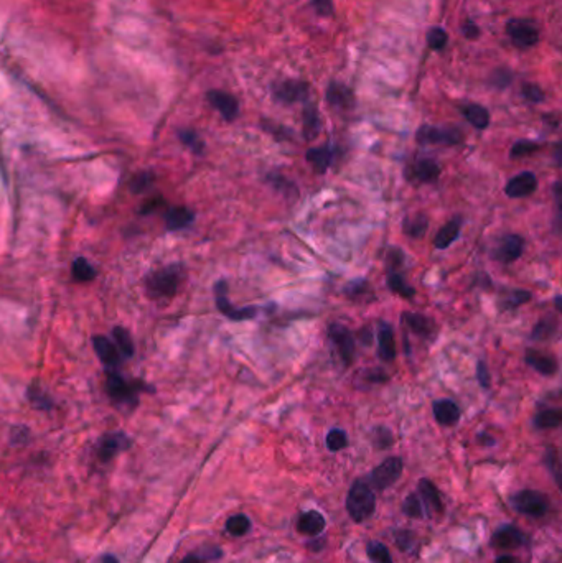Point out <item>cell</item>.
<instances>
[{"instance_id":"cell-14","label":"cell","mask_w":562,"mask_h":563,"mask_svg":"<svg viewBox=\"0 0 562 563\" xmlns=\"http://www.w3.org/2000/svg\"><path fill=\"white\" fill-rule=\"evenodd\" d=\"M537 190V178L532 172H523L513 176L504 186L508 198H526Z\"/></svg>"},{"instance_id":"cell-41","label":"cell","mask_w":562,"mask_h":563,"mask_svg":"<svg viewBox=\"0 0 562 563\" xmlns=\"http://www.w3.org/2000/svg\"><path fill=\"white\" fill-rule=\"evenodd\" d=\"M347 445H348V436L343 430L333 428V430L328 432V435H326V446H328L330 451H340L347 448Z\"/></svg>"},{"instance_id":"cell-43","label":"cell","mask_w":562,"mask_h":563,"mask_svg":"<svg viewBox=\"0 0 562 563\" xmlns=\"http://www.w3.org/2000/svg\"><path fill=\"white\" fill-rule=\"evenodd\" d=\"M531 297V293L526 290H513L511 293H508L506 300L502 303V306L504 310H515V308L523 305V303L530 302Z\"/></svg>"},{"instance_id":"cell-16","label":"cell","mask_w":562,"mask_h":563,"mask_svg":"<svg viewBox=\"0 0 562 563\" xmlns=\"http://www.w3.org/2000/svg\"><path fill=\"white\" fill-rule=\"evenodd\" d=\"M526 543V537L520 529L511 526V524H504L492 537V545L499 548V550H513V548L521 547Z\"/></svg>"},{"instance_id":"cell-53","label":"cell","mask_w":562,"mask_h":563,"mask_svg":"<svg viewBox=\"0 0 562 563\" xmlns=\"http://www.w3.org/2000/svg\"><path fill=\"white\" fill-rule=\"evenodd\" d=\"M477 379H478L480 386H482L483 389H490V374H488V368H487V363H485V361H478Z\"/></svg>"},{"instance_id":"cell-23","label":"cell","mask_w":562,"mask_h":563,"mask_svg":"<svg viewBox=\"0 0 562 563\" xmlns=\"http://www.w3.org/2000/svg\"><path fill=\"white\" fill-rule=\"evenodd\" d=\"M440 175V167L430 158H421L409 170V178L417 183H432Z\"/></svg>"},{"instance_id":"cell-57","label":"cell","mask_w":562,"mask_h":563,"mask_svg":"<svg viewBox=\"0 0 562 563\" xmlns=\"http://www.w3.org/2000/svg\"><path fill=\"white\" fill-rule=\"evenodd\" d=\"M162 206V198H153V200H148L146 205H143V208L141 209L142 214H148V213H153V211L158 209Z\"/></svg>"},{"instance_id":"cell-44","label":"cell","mask_w":562,"mask_h":563,"mask_svg":"<svg viewBox=\"0 0 562 563\" xmlns=\"http://www.w3.org/2000/svg\"><path fill=\"white\" fill-rule=\"evenodd\" d=\"M447 41H449V35H447L444 28L435 27L427 33V43H429L432 50H444L447 46Z\"/></svg>"},{"instance_id":"cell-58","label":"cell","mask_w":562,"mask_h":563,"mask_svg":"<svg viewBox=\"0 0 562 563\" xmlns=\"http://www.w3.org/2000/svg\"><path fill=\"white\" fill-rule=\"evenodd\" d=\"M180 563H205V558L201 555H196V553H191V555H186Z\"/></svg>"},{"instance_id":"cell-42","label":"cell","mask_w":562,"mask_h":563,"mask_svg":"<svg viewBox=\"0 0 562 563\" xmlns=\"http://www.w3.org/2000/svg\"><path fill=\"white\" fill-rule=\"evenodd\" d=\"M368 557L371 558L374 563H392V558L389 555L388 547L383 545L381 542L368 543Z\"/></svg>"},{"instance_id":"cell-21","label":"cell","mask_w":562,"mask_h":563,"mask_svg":"<svg viewBox=\"0 0 562 563\" xmlns=\"http://www.w3.org/2000/svg\"><path fill=\"white\" fill-rule=\"evenodd\" d=\"M326 103L330 105H333L336 109H350L353 108L355 98H353V91L345 86L342 83H330L328 88H326Z\"/></svg>"},{"instance_id":"cell-29","label":"cell","mask_w":562,"mask_h":563,"mask_svg":"<svg viewBox=\"0 0 562 563\" xmlns=\"http://www.w3.org/2000/svg\"><path fill=\"white\" fill-rule=\"evenodd\" d=\"M557 331H559V320H557V316L549 315L535 325V328L531 331V339L535 341L552 339L557 335Z\"/></svg>"},{"instance_id":"cell-12","label":"cell","mask_w":562,"mask_h":563,"mask_svg":"<svg viewBox=\"0 0 562 563\" xmlns=\"http://www.w3.org/2000/svg\"><path fill=\"white\" fill-rule=\"evenodd\" d=\"M206 99H208V103L223 115V119L226 120V122H233V120L239 115V103L233 94L224 93V91L219 89H211L208 91V94H206Z\"/></svg>"},{"instance_id":"cell-36","label":"cell","mask_w":562,"mask_h":563,"mask_svg":"<svg viewBox=\"0 0 562 563\" xmlns=\"http://www.w3.org/2000/svg\"><path fill=\"white\" fill-rule=\"evenodd\" d=\"M179 138L181 141V143H184V145H186L190 148L191 152L203 153L205 142L201 141V137L195 131H191V129H181V131L179 132Z\"/></svg>"},{"instance_id":"cell-32","label":"cell","mask_w":562,"mask_h":563,"mask_svg":"<svg viewBox=\"0 0 562 563\" xmlns=\"http://www.w3.org/2000/svg\"><path fill=\"white\" fill-rule=\"evenodd\" d=\"M562 422V413L559 408H547V410H542L537 413L535 417V423L536 428H539V430H549V428H557L561 425Z\"/></svg>"},{"instance_id":"cell-8","label":"cell","mask_w":562,"mask_h":563,"mask_svg":"<svg viewBox=\"0 0 562 563\" xmlns=\"http://www.w3.org/2000/svg\"><path fill=\"white\" fill-rule=\"evenodd\" d=\"M402 468H404L402 460L397 458V456H391V458L384 460L381 465L376 466V468L373 470L369 479H371V483L376 489H379V491L388 489L401 478Z\"/></svg>"},{"instance_id":"cell-60","label":"cell","mask_w":562,"mask_h":563,"mask_svg":"<svg viewBox=\"0 0 562 563\" xmlns=\"http://www.w3.org/2000/svg\"><path fill=\"white\" fill-rule=\"evenodd\" d=\"M103 563H119V562L114 555H106V557H103Z\"/></svg>"},{"instance_id":"cell-35","label":"cell","mask_w":562,"mask_h":563,"mask_svg":"<svg viewBox=\"0 0 562 563\" xmlns=\"http://www.w3.org/2000/svg\"><path fill=\"white\" fill-rule=\"evenodd\" d=\"M73 277L78 282H89L96 277L94 267L88 262V259L78 257L73 262Z\"/></svg>"},{"instance_id":"cell-47","label":"cell","mask_w":562,"mask_h":563,"mask_svg":"<svg viewBox=\"0 0 562 563\" xmlns=\"http://www.w3.org/2000/svg\"><path fill=\"white\" fill-rule=\"evenodd\" d=\"M521 94L525 96V99H528L532 104H539L544 101V93H542V89L537 84H532V83L523 84Z\"/></svg>"},{"instance_id":"cell-37","label":"cell","mask_w":562,"mask_h":563,"mask_svg":"<svg viewBox=\"0 0 562 563\" xmlns=\"http://www.w3.org/2000/svg\"><path fill=\"white\" fill-rule=\"evenodd\" d=\"M266 180L269 181V185H271V186L274 188V190L282 191V193H284L286 196H289V195L297 196V188H295V185H294V183H292L290 180H287L286 176L276 175V173H269Z\"/></svg>"},{"instance_id":"cell-20","label":"cell","mask_w":562,"mask_h":563,"mask_svg":"<svg viewBox=\"0 0 562 563\" xmlns=\"http://www.w3.org/2000/svg\"><path fill=\"white\" fill-rule=\"evenodd\" d=\"M525 361L528 365H531L532 369L542 375H554L557 373V368H559L554 356L541 353V351L536 349H528L525 354Z\"/></svg>"},{"instance_id":"cell-46","label":"cell","mask_w":562,"mask_h":563,"mask_svg":"<svg viewBox=\"0 0 562 563\" xmlns=\"http://www.w3.org/2000/svg\"><path fill=\"white\" fill-rule=\"evenodd\" d=\"M373 441L378 448H389L392 445V432L386 427H376L373 433Z\"/></svg>"},{"instance_id":"cell-34","label":"cell","mask_w":562,"mask_h":563,"mask_svg":"<svg viewBox=\"0 0 562 563\" xmlns=\"http://www.w3.org/2000/svg\"><path fill=\"white\" fill-rule=\"evenodd\" d=\"M113 335L114 341H116V348L119 349L121 356H124V358H131V356H134V343L131 335L127 333V330L117 326V328H114Z\"/></svg>"},{"instance_id":"cell-22","label":"cell","mask_w":562,"mask_h":563,"mask_svg":"<svg viewBox=\"0 0 562 563\" xmlns=\"http://www.w3.org/2000/svg\"><path fill=\"white\" fill-rule=\"evenodd\" d=\"M434 417L435 420L444 427H452L459 422L460 418V408L454 401L449 399H440V401L434 402Z\"/></svg>"},{"instance_id":"cell-54","label":"cell","mask_w":562,"mask_h":563,"mask_svg":"<svg viewBox=\"0 0 562 563\" xmlns=\"http://www.w3.org/2000/svg\"><path fill=\"white\" fill-rule=\"evenodd\" d=\"M364 377L368 379L369 382L373 384H383V382H388V374L384 373L381 369H373V370H368L366 374H364Z\"/></svg>"},{"instance_id":"cell-18","label":"cell","mask_w":562,"mask_h":563,"mask_svg":"<svg viewBox=\"0 0 562 563\" xmlns=\"http://www.w3.org/2000/svg\"><path fill=\"white\" fill-rule=\"evenodd\" d=\"M378 356L386 363L396 359L395 331H392L391 325L383 320L378 323Z\"/></svg>"},{"instance_id":"cell-5","label":"cell","mask_w":562,"mask_h":563,"mask_svg":"<svg viewBox=\"0 0 562 563\" xmlns=\"http://www.w3.org/2000/svg\"><path fill=\"white\" fill-rule=\"evenodd\" d=\"M462 132L457 127H432L422 125L416 134V141L422 145H445L452 147L462 142Z\"/></svg>"},{"instance_id":"cell-17","label":"cell","mask_w":562,"mask_h":563,"mask_svg":"<svg viewBox=\"0 0 562 563\" xmlns=\"http://www.w3.org/2000/svg\"><path fill=\"white\" fill-rule=\"evenodd\" d=\"M93 346H94L96 354L99 356V359L103 361V364L106 365V369L117 370L119 365H121L122 356H121V353H119V349L116 348V346L110 343L106 336H94Z\"/></svg>"},{"instance_id":"cell-38","label":"cell","mask_w":562,"mask_h":563,"mask_svg":"<svg viewBox=\"0 0 562 563\" xmlns=\"http://www.w3.org/2000/svg\"><path fill=\"white\" fill-rule=\"evenodd\" d=\"M249 527H251V522L244 514H236V516L229 517L226 521V531L234 537L244 536L249 531Z\"/></svg>"},{"instance_id":"cell-7","label":"cell","mask_w":562,"mask_h":563,"mask_svg":"<svg viewBox=\"0 0 562 563\" xmlns=\"http://www.w3.org/2000/svg\"><path fill=\"white\" fill-rule=\"evenodd\" d=\"M506 33L510 37L513 45L520 50H528L535 46L539 40V30L536 23L526 18H513L506 23Z\"/></svg>"},{"instance_id":"cell-25","label":"cell","mask_w":562,"mask_h":563,"mask_svg":"<svg viewBox=\"0 0 562 563\" xmlns=\"http://www.w3.org/2000/svg\"><path fill=\"white\" fill-rule=\"evenodd\" d=\"M193 221H195L193 211L185 208V206H177V208L168 209L165 214L167 229H170V231H179V229L189 228Z\"/></svg>"},{"instance_id":"cell-26","label":"cell","mask_w":562,"mask_h":563,"mask_svg":"<svg viewBox=\"0 0 562 563\" xmlns=\"http://www.w3.org/2000/svg\"><path fill=\"white\" fill-rule=\"evenodd\" d=\"M419 491L422 496L421 500H424L427 511L432 514H440L444 511V504H442L440 494L434 486V483H430L429 479H422L419 483Z\"/></svg>"},{"instance_id":"cell-30","label":"cell","mask_w":562,"mask_h":563,"mask_svg":"<svg viewBox=\"0 0 562 563\" xmlns=\"http://www.w3.org/2000/svg\"><path fill=\"white\" fill-rule=\"evenodd\" d=\"M462 112L465 115V119H467L475 129H478V131H483V129L488 127L490 112H488L487 108H483V105L467 104L462 109Z\"/></svg>"},{"instance_id":"cell-56","label":"cell","mask_w":562,"mask_h":563,"mask_svg":"<svg viewBox=\"0 0 562 563\" xmlns=\"http://www.w3.org/2000/svg\"><path fill=\"white\" fill-rule=\"evenodd\" d=\"M546 465L547 468H549L552 473H554L556 479H557V455H556V450L554 448H549L546 453Z\"/></svg>"},{"instance_id":"cell-50","label":"cell","mask_w":562,"mask_h":563,"mask_svg":"<svg viewBox=\"0 0 562 563\" xmlns=\"http://www.w3.org/2000/svg\"><path fill=\"white\" fill-rule=\"evenodd\" d=\"M402 262H404V254H402V250H400L397 247H391L389 249V254H388V268L392 272L396 271L397 267L402 266Z\"/></svg>"},{"instance_id":"cell-28","label":"cell","mask_w":562,"mask_h":563,"mask_svg":"<svg viewBox=\"0 0 562 563\" xmlns=\"http://www.w3.org/2000/svg\"><path fill=\"white\" fill-rule=\"evenodd\" d=\"M460 228H462V219H460V218H454L452 221H449V223L442 226V228L439 229V233H437V235H435V239H434L435 247L437 249H447L449 245H452L454 240L459 238Z\"/></svg>"},{"instance_id":"cell-52","label":"cell","mask_w":562,"mask_h":563,"mask_svg":"<svg viewBox=\"0 0 562 563\" xmlns=\"http://www.w3.org/2000/svg\"><path fill=\"white\" fill-rule=\"evenodd\" d=\"M310 2L320 17H330L333 13V2L331 0H310Z\"/></svg>"},{"instance_id":"cell-31","label":"cell","mask_w":562,"mask_h":563,"mask_svg":"<svg viewBox=\"0 0 562 563\" xmlns=\"http://www.w3.org/2000/svg\"><path fill=\"white\" fill-rule=\"evenodd\" d=\"M427 228H429V218L426 214H416L411 216V218H406L404 223H402V231L409 235V238L419 239L427 233Z\"/></svg>"},{"instance_id":"cell-33","label":"cell","mask_w":562,"mask_h":563,"mask_svg":"<svg viewBox=\"0 0 562 563\" xmlns=\"http://www.w3.org/2000/svg\"><path fill=\"white\" fill-rule=\"evenodd\" d=\"M388 288L391 292L397 293V295H401L402 298H412L416 295V288L411 287L404 280V277L397 272H391L388 276Z\"/></svg>"},{"instance_id":"cell-2","label":"cell","mask_w":562,"mask_h":563,"mask_svg":"<svg viewBox=\"0 0 562 563\" xmlns=\"http://www.w3.org/2000/svg\"><path fill=\"white\" fill-rule=\"evenodd\" d=\"M376 507V498L371 486H368L364 481H355L347 496V511L355 522H363L368 517H371Z\"/></svg>"},{"instance_id":"cell-19","label":"cell","mask_w":562,"mask_h":563,"mask_svg":"<svg viewBox=\"0 0 562 563\" xmlns=\"http://www.w3.org/2000/svg\"><path fill=\"white\" fill-rule=\"evenodd\" d=\"M335 155H336L335 147L321 145V147H315V148H310V150H307L305 158H307V162L312 165V168H314V172L317 173V175H324V173L328 172L331 163H333Z\"/></svg>"},{"instance_id":"cell-24","label":"cell","mask_w":562,"mask_h":563,"mask_svg":"<svg viewBox=\"0 0 562 563\" xmlns=\"http://www.w3.org/2000/svg\"><path fill=\"white\" fill-rule=\"evenodd\" d=\"M297 529H299V532L304 533V536L309 537L319 536V533L324 532L325 529V519L320 512L307 511L304 514H300V517L297 519Z\"/></svg>"},{"instance_id":"cell-40","label":"cell","mask_w":562,"mask_h":563,"mask_svg":"<svg viewBox=\"0 0 562 563\" xmlns=\"http://www.w3.org/2000/svg\"><path fill=\"white\" fill-rule=\"evenodd\" d=\"M402 511H404L406 516H409L412 519H421L424 516V506H422V500L417 494H409L407 499L402 504Z\"/></svg>"},{"instance_id":"cell-59","label":"cell","mask_w":562,"mask_h":563,"mask_svg":"<svg viewBox=\"0 0 562 563\" xmlns=\"http://www.w3.org/2000/svg\"><path fill=\"white\" fill-rule=\"evenodd\" d=\"M494 563H520V562H518L516 558L511 555H502L499 558H497V562Z\"/></svg>"},{"instance_id":"cell-48","label":"cell","mask_w":562,"mask_h":563,"mask_svg":"<svg viewBox=\"0 0 562 563\" xmlns=\"http://www.w3.org/2000/svg\"><path fill=\"white\" fill-rule=\"evenodd\" d=\"M511 79H513V75H511L510 70L498 68L492 75V79H490V81H492V84L494 86V88L504 89V88H508V86L511 84Z\"/></svg>"},{"instance_id":"cell-45","label":"cell","mask_w":562,"mask_h":563,"mask_svg":"<svg viewBox=\"0 0 562 563\" xmlns=\"http://www.w3.org/2000/svg\"><path fill=\"white\" fill-rule=\"evenodd\" d=\"M541 148V145L535 141H520L516 142L515 145H513L510 155L513 158H520V157H526V155H531V153L537 152Z\"/></svg>"},{"instance_id":"cell-15","label":"cell","mask_w":562,"mask_h":563,"mask_svg":"<svg viewBox=\"0 0 562 563\" xmlns=\"http://www.w3.org/2000/svg\"><path fill=\"white\" fill-rule=\"evenodd\" d=\"M402 323H404L407 328H409L412 333L421 336L424 339H434L437 333V325L434 323V320L429 318V316L422 315V313H414V311H404L401 315Z\"/></svg>"},{"instance_id":"cell-39","label":"cell","mask_w":562,"mask_h":563,"mask_svg":"<svg viewBox=\"0 0 562 563\" xmlns=\"http://www.w3.org/2000/svg\"><path fill=\"white\" fill-rule=\"evenodd\" d=\"M27 396H28V401L32 402V406L37 407V408H40V410H50V408L53 407L51 399L41 391V387L30 386V387H28Z\"/></svg>"},{"instance_id":"cell-27","label":"cell","mask_w":562,"mask_h":563,"mask_svg":"<svg viewBox=\"0 0 562 563\" xmlns=\"http://www.w3.org/2000/svg\"><path fill=\"white\" fill-rule=\"evenodd\" d=\"M320 129L321 120L319 115V109H317L314 103H307L304 108V129H302L305 141H314V138H317V136L320 134Z\"/></svg>"},{"instance_id":"cell-4","label":"cell","mask_w":562,"mask_h":563,"mask_svg":"<svg viewBox=\"0 0 562 563\" xmlns=\"http://www.w3.org/2000/svg\"><path fill=\"white\" fill-rule=\"evenodd\" d=\"M511 506L530 517H542L549 511V500L539 491L523 489L511 498Z\"/></svg>"},{"instance_id":"cell-13","label":"cell","mask_w":562,"mask_h":563,"mask_svg":"<svg viewBox=\"0 0 562 563\" xmlns=\"http://www.w3.org/2000/svg\"><path fill=\"white\" fill-rule=\"evenodd\" d=\"M131 446V438L122 432L108 433L101 438L98 444V456L101 461H110L121 451L127 450Z\"/></svg>"},{"instance_id":"cell-6","label":"cell","mask_w":562,"mask_h":563,"mask_svg":"<svg viewBox=\"0 0 562 563\" xmlns=\"http://www.w3.org/2000/svg\"><path fill=\"white\" fill-rule=\"evenodd\" d=\"M215 300L216 308L223 313L224 316L233 321H244L256 318L257 308L256 306H234L231 302L228 300V283L224 280H218L215 285Z\"/></svg>"},{"instance_id":"cell-49","label":"cell","mask_w":562,"mask_h":563,"mask_svg":"<svg viewBox=\"0 0 562 563\" xmlns=\"http://www.w3.org/2000/svg\"><path fill=\"white\" fill-rule=\"evenodd\" d=\"M152 183H153V175H152V173L143 172V173H141V175L134 176V180H132V183H131L132 191H136V193H141V191L147 190V188L151 186Z\"/></svg>"},{"instance_id":"cell-55","label":"cell","mask_w":562,"mask_h":563,"mask_svg":"<svg viewBox=\"0 0 562 563\" xmlns=\"http://www.w3.org/2000/svg\"><path fill=\"white\" fill-rule=\"evenodd\" d=\"M462 32H464L465 38H468V40H477L480 35V28L475 25L473 22H465L462 27Z\"/></svg>"},{"instance_id":"cell-9","label":"cell","mask_w":562,"mask_h":563,"mask_svg":"<svg viewBox=\"0 0 562 563\" xmlns=\"http://www.w3.org/2000/svg\"><path fill=\"white\" fill-rule=\"evenodd\" d=\"M274 99L282 104H295L309 99L310 88L304 81L286 79L272 86Z\"/></svg>"},{"instance_id":"cell-1","label":"cell","mask_w":562,"mask_h":563,"mask_svg":"<svg viewBox=\"0 0 562 563\" xmlns=\"http://www.w3.org/2000/svg\"><path fill=\"white\" fill-rule=\"evenodd\" d=\"M184 267L179 264L167 266L158 271L148 273L146 278V288L151 297H174L184 280Z\"/></svg>"},{"instance_id":"cell-10","label":"cell","mask_w":562,"mask_h":563,"mask_svg":"<svg viewBox=\"0 0 562 563\" xmlns=\"http://www.w3.org/2000/svg\"><path fill=\"white\" fill-rule=\"evenodd\" d=\"M328 336L335 344L345 365H350L355 358V338L347 326L342 323H331L328 326Z\"/></svg>"},{"instance_id":"cell-11","label":"cell","mask_w":562,"mask_h":563,"mask_svg":"<svg viewBox=\"0 0 562 563\" xmlns=\"http://www.w3.org/2000/svg\"><path fill=\"white\" fill-rule=\"evenodd\" d=\"M523 250H525V239L518 234H506L499 239L493 257L503 264H511L523 256Z\"/></svg>"},{"instance_id":"cell-51","label":"cell","mask_w":562,"mask_h":563,"mask_svg":"<svg viewBox=\"0 0 562 563\" xmlns=\"http://www.w3.org/2000/svg\"><path fill=\"white\" fill-rule=\"evenodd\" d=\"M368 290V283L366 280H355V282H350L348 287L345 288V293H347L348 297H362L363 293H366Z\"/></svg>"},{"instance_id":"cell-61","label":"cell","mask_w":562,"mask_h":563,"mask_svg":"<svg viewBox=\"0 0 562 563\" xmlns=\"http://www.w3.org/2000/svg\"><path fill=\"white\" fill-rule=\"evenodd\" d=\"M556 308L561 310V295H556Z\"/></svg>"},{"instance_id":"cell-3","label":"cell","mask_w":562,"mask_h":563,"mask_svg":"<svg viewBox=\"0 0 562 563\" xmlns=\"http://www.w3.org/2000/svg\"><path fill=\"white\" fill-rule=\"evenodd\" d=\"M106 389H108V394L113 399V402L119 403V406L134 407L137 403L139 392L146 391L147 386L137 381H126L117 370H108Z\"/></svg>"}]
</instances>
